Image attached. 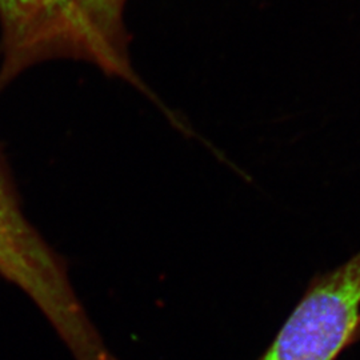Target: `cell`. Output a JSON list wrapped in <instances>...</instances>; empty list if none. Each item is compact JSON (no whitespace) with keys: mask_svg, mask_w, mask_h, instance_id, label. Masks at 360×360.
<instances>
[{"mask_svg":"<svg viewBox=\"0 0 360 360\" xmlns=\"http://www.w3.org/2000/svg\"><path fill=\"white\" fill-rule=\"evenodd\" d=\"M0 74L8 79L43 60L74 59L90 40L75 0H0Z\"/></svg>","mask_w":360,"mask_h":360,"instance_id":"3","label":"cell"},{"mask_svg":"<svg viewBox=\"0 0 360 360\" xmlns=\"http://www.w3.org/2000/svg\"><path fill=\"white\" fill-rule=\"evenodd\" d=\"M0 276L25 292L75 360H117L91 322L65 259L26 218L0 151Z\"/></svg>","mask_w":360,"mask_h":360,"instance_id":"1","label":"cell"},{"mask_svg":"<svg viewBox=\"0 0 360 360\" xmlns=\"http://www.w3.org/2000/svg\"><path fill=\"white\" fill-rule=\"evenodd\" d=\"M360 336V251L318 278L259 360H335Z\"/></svg>","mask_w":360,"mask_h":360,"instance_id":"2","label":"cell"},{"mask_svg":"<svg viewBox=\"0 0 360 360\" xmlns=\"http://www.w3.org/2000/svg\"><path fill=\"white\" fill-rule=\"evenodd\" d=\"M75 3L108 50L123 63L131 65L127 53L129 38L123 25L126 0H75Z\"/></svg>","mask_w":360,"mask_h":360,"instance_id":"4","label":"cell"}]
</instances>
